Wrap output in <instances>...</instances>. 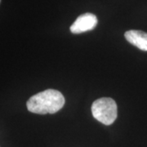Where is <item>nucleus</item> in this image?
<instances>
[{"label": "nucleus", "mask_w": 147, "mask_h": 147, "mask_svg": "<svg viewBox=\"0 0 147 147\" xmlns=\"http://www.w3.org/2000/svg\"><path fill=\"white\" fill-rule=\"evenodd\" d=\"M65 101L64 96L59 91L47 89L32 96L26 106L30 112L34 114H55L62 109Z\"/></svg>", "instance_id": "1"}, {"label": "nucleus", "mask_w": 147, "mask_h": 147, "mask_svg": "<svg viewBox=\"0 0 147 147\" xmlns=\"http://www.w3.org/2000/svg\"><path fill=\"white\" fill-rule=\"evenodd\" d=\"M92 114L95 119L105 125L112 124L117 118L118 108L115 100L110 97H102L92 105Z\"/></svg>", "instance_id": "2"}, {"label": "nucleus", "mask_w": 147, "mask_h": 147, "mask_svg": "<svg viewBox=\"0 0 147 147\" xmlns=\"http://www.w3.org/2000/svg\"><path fill=\"white\" fill-rule=\"evenodd\" d=\"M125 38L133 46L142 51L147 52V33L142 30H131L124 34Z\"/></svg>", "instance_id": "4"}, {"label": "nucleus", "mask_w": 147, "mask_h": 147, "mask_svg": "<svg viewBox=\"0 0 147 147\" xmlns=\"http://www.w3.org/2000/svg\"><path fill=\"white\" fill-rule=\"evenodd\" d=\"M0 2H1V0H0Z\"/></svg>", "instance_id": "5"}, {"label": "nucleus", "mask_w": 147, "mask_h": 147, "mask_svg": "<svg viewBox=\"0 0 147 147\" xmlns=\"http://www.w3.org/2000/svg\"><path fill=\"white\" fill-rule=\"evenodd\" d=\"M97 18L92 13H84L79 16L70 26V31L73 34H81L93 30L97 25Z\"/></svg>", "instance_id": "3"}]
</instances>
